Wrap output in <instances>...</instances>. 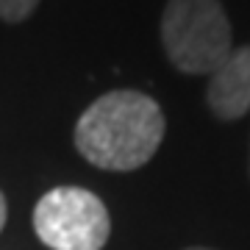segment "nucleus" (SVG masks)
Segmentation results:
<instances>
[{
    "label": "nucleus",
    "mask_w": 250,
    "mask_h": 250,
    "mask_svg": "<svg viewBox=\"0 0 250 250\" xmlns=\"http://www.w3.org/2000/svg\"><path fill=\"white\" fill-rule=\"evenodd\" d=\"M164 139L159 103L136 89H117L98 98L75 125L81 156L111 172L136 170L153 159Z\"/></svg>",
    "instance_id": "f257e3e1"
},
{
    "label": "nucleus",
    "mask_w": 250,
    "mask_h": 250,
    "mask_svg": "<svg viewBox=\"0 0 250 250\" xmlns=\"http://www.w3.org/2000/svg\"><path fill=\"white\" fill-rule=\"evenodd\" d=\"M161 45L189 75H211L231 56V25L220 0H170L161 14Z\"/></svg>",
    "instance_id": "f03ea898"
},
{
    "label": "nucleus",
    "mask_w": 250,
    "mask_h": 250,
    "mask_svg": "<svg viewBox=\"0 0 250 250\" xmlns=\"http://www.w3.org/2000/svg\"><path fill=\"white\" fill-rule=\"evenodd\" d=\"M34 231L50 250H100L108 239L111 220L103 200L89 189L59 187L39 197Z\"/></svg>",
    "instance_id": "7ed1b4c3"
},
{
    "label": "nucleus",
    "mask_w": 250,
    "mask_h": 250,
    "mask_svg": "<svg viewBox=\"0 0 250 250\" xmlns=\"http://www.w3.org/2000/svg\"><path fill=\"white\" fill-rule=\"evenodd\" d=\"M208 108L220 120H239L250 111V45L231 50L208 81Z\"/></svg>",
    "instance_id": "20e7f679"
},
{
    "label": "nucleus",
    "mask_w": 250,
    "mask_h": 250,
    "mask_svg": "<svg viewBox=\"0 0 250 250\" xmlns=\"http://www.w3.org/2000/svg\"><path fill=\"white\" fill-rule=\"evenodd\" d=\"M39 0H0V20L6 22H22L34 14Z\"/></svg>",
    "instance_id": "39448f33"
},
{
    "label": "nucleus",
    "mask_w": 250,
    "mask_h": 250,
    "mask_svg": "<svg viewBox=\"0 0 250 250\" xmlns=\"http://www.w3.org/2000/svg\"><path fill=\"white\" fill-rule=\"evenodd\" d=\"M3 225H6V197L0 192V231H3Z\"/></svg>",
    "instance_id": "423d86ee"
},
{
    "label": "nucleus",
    "mask_w": 250,
    "mask_h": 250,
    "mask_svg": "<svg viewBox=\"0 0 250 250\" xmlns=\"http://www.w3.org/2000/svg\"><path fill=\"white\" fill-rule=\"evenodd\" d=\"M189 250H208V248H189Z\"/></svg>",
    "instance_id": "0eeeda50"
}]
</instances>
